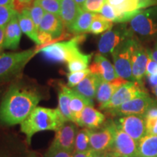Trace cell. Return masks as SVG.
I'll use <instances>...</instances> for the list:
<instances>
[{
    "mask_svg": "<svg viewBox=\"0 0 157 157\" xmlns=\"http://www.w3.org/2000/svg\"><path fill=\"white\" fill-rule=\"evenodd\" d=\"M42 99V95L36 90L21 84H13L0 103V124L6 126L21 124Z\"/></svg>",
    "mask_w": 157,
    "mask_h": 157,
    "instance_id": "cell-1",
    "label": "cell"
},
{
    "mask_svg": "<svg viewBox=\"0 0 157 157\" xmlns=\"http://www.w3.org/2000/svg\"><path fill=\"white\" fill-rule=\"evenodd\" d=\"M65 121H66L58 109L37 106L21 124V131L24 133L26 143L30 145L31 138L36 132L57 131Z\"/></svg>",
    "mask_w": 157,
    "mask_h": 157,
    "instance_id": "cell-2",
    "label": "cell"
},
{
    "mask_svg": "<svg viewBox=\"0 0 157 157\" xmlns=\"http://www.w3.org/2000/svg\"><path fill=\"white\" fill-rule=\"evenodd\" d=\"M129 23V29L141 43L157 42V6L141 10Z\"/></svg>",
    "mask_w": 157,
    "mask_h": 157,
    "instance_id": "cell-3",
    "label": "cell"
},
{
    "mask_svg": "<svg viewBox=\"0 0 157 157\" xmlns=\"http://www.w3.org/2000/svg\"><path fill=\"white\" fill-rule=\"evenodd\" d=\"M135 39V36L126 39L111 53L117 75L129 82L135 81L132 72V53Z\"/></svg>",
    "mask_w": 157,
    "mask_h": 157,
    "instance_id": "cell-4",
    "label": "cell"
},
{
    "mask_svg": "<svg viewBox=\"0 0 157 157\" xmlns=\"http://www.w3.org/2000/svg\"><path fill=\"white\" fill-rule=\"evenodd\" d=\"M36 53L37 51L34 50L0 53V80L21 73L25 65Z\"/></svg>",
    "mask_w": 157,
    "mask_h": 157,
    "instance_id": "cell-5",
    "label": "cell"
},
{
    "mask_svg": "<svg viewBox=\"0 0 157 157\" xmlns=\"http://www.w3.org/2000/svg\"><path fill=\"white\" fill-rule=\"evenodd\" d=\"M78 43L72 39L68 42L53 43L46 45L36 51L40 52L44 56V58L49 61L58 63H67L72 59L82 53L78 49Z\"/></svg>",
    "mask_w": 157,
    "mask_h": 157,
    "instance_id": "cell-6",
    "label": "cell"
},
{
    "mask_svg": "<svg viewBox=\"0 0 157 157\" xmlns=\"http://www.w3.org/2000/svg\"><path fill=\"white\" fill-rule=\"evenodd\" d=\"M149 95L143 82H127L118 89L111 100L100 107L101 110H109L120 106L123 103L134 98Z\"/></svg>",
    "mask_w": 157,
    "mask_h": 157,
    "instance_id": "cell-7",
    "label": "cell"
},
{
    "mask_svg": "<svg viewBox=\"0 0 157 157\" xmlns=\"http://www.w3.org/2000/svg\"><path fill=\"white\" fill-rule=\"evenodd\" d=\"M133 36L135 35L127 23H119V25L105 31L102 35L98 42L99 52L102 55L112 53L118 45Z\"/></svg>",
    "mask_w": 157,
    "mask_h": 157,
    "instance_id": "cell-8",
    "label": "cell"
},
{
    "mask_svg": "<svg viewBox=\"0 0 157 157\" xmlns=\"http://www.w3.org/2000/svg\"><path fill=\"white\" fill-rule=\"evenodd\" d=\"M115 121L109 119L97 129H87L90 148L95 151H108L113 142Z\"/></svg>",
    "mask_w": 157,
    "mask_h": 157,
    "instance_id": "cell-9",
    "label": "cell"
},
{
    "mask_svg": "<svg viewBox=\"0 0 157 157\" xmlns=\"http://www.w3.org/2000/svg\"><path fill=\"white\" fill-rule=\"evenodd\" d=\"M157 105V101L149 95L134 98L115 109L105 110L111 117H124L128 115H143L147 111Z\"/></svg>",
    "mask_w": 157,
    "mask_h": 157,
    "instance_id": "cell-10",
    "label": "cell"
},
{
    "mask_svg": "<svg viewBox=\"0 0 157 157\" xmlns=\"http://www.w3.org/2000/svg\"><path fill=\"white\" fill-rule=\"evenodd\" d=\"M114 137L111 149L121 157H139L137 142L124 131H123L116 122Z\"/></svg>",
    "mask_w": 157,
    "mask_h": 157,
    "instance_id": "cell-11",
    "label": "cell"
},
{
    "mask_svg": "<svg viewBox=\"0 0 157 157\" xmlns=\"http://www.w3.org/2000/svg\"><path fill=\"white\" fill-rule=\"evenodd\" d=\"M77 125L73 121H65L56 131V135L50 146L74 153L75 139L77 134Z\"/></svg>",
    "mask_w": 157,
    "mask_h": 157,
    "instance_id": "cell-12",
    "label": "cell"
},
{
    "mask_svg": "<svg viewBox=\"0 0 157 157\" xmlns=\"http://www.w3.org/2000/svg\"><path fill=\"white\" fill-rule=\"evenodd\" d=\"M116 122L136 142L146 135V118L143 115L124 116L119 118Z\"/></svg>",
    "mask_w": 157,
    "mask_h": 157,
    "instance_id": "cell-13",
    "label": "cell"
},
{
    "mask_svg": "<svg viewBox=\"0 0 157 157\" xmlns=\"http://www.w3.org/2000/svg\"><path fill=\"white\" fill-rule=\"evenodd\" d=\"M148 60L147 48L136 38L132 53V72L135 81L142 82L146 75Z\"/></svg>",
    "mask_w": 157,
    "mask_h": 157,
    "instance_id": "cell-14",
    "label": "cell"
},
{
    "mask_svg": "<svg viewBox=\"0 0 157 157\" xmlns=\"http://www.w3.org/2000/svg\"><path fill=\"white\" fill-rule=\"evenodd\" d=\"M105 2L117 12V23L129 22L141 10L140 0H105Z\"/></svg>",
    "mask_w": 157,
    "mask_h": 157,
    "instance_id": "cell-15",
    "label": "cell"
},
{
    "mask_svg": "<svg viewBox=\"0 0 157 157\" xmlns=\"http://www.w3.org/2000/svg\"><path fill=\"white\" fill-rule=\"evenodd\" d=\"M89 68L91 73L99 75L104 81L112 82L119 77L114 66L101 53L95 55L93 63L90 65Z\"/></svg>",
    "mask_w": 157,
    "mask_h": 157,
    "instance_id": "cell-16",
    "label": "cell"
},
{
    "mask_svg": "<svg viewBox=\"0 0 157 157\" xmlns=\"http://www.w3.org/2000/svg\"><path fill=\"white\" fill-rule=\"evenodd\" d=\"M66 91L70 96V109L73 117L74 122L78 126L82 111L88 105L94 106L93 100H90L84 97V95L74 91L72 88L68 87H66Z\"/></svg>",
    "mask_w": 157,
    "mask_h": 157,
    "instance_id": "cell-17",
    "label": "cell"
},
{
    "mask_svg": "<svg viewBox=\"0 0 157 157\" xmlns=\"http://www.w3.org/2000/svg\"><path fill=\"white\" fill-rule=\"evenodd\" d=\"M21 36L22 31L20 27L17 13L5 26L4 48L8 50H16L18 48Z\"/></svg>",
    "mask_w": 157,
    "mask_h": 157,
    "instance_id": "cell-18",
    "label": "cell"
},
{
    "mask_svg": "<svg viewBox=\"0 0 157 157\" xmlns=\"http://www.w3.org/2000/svg\"><path fill=\"white\" fill-rule=\"evenodd\" d=\"M127 82L128 81L121 77H119L112 82H106L102 79L95 96L96 100L99 103V106L108 103L112 98L115 92Z\"/></svg>",
    "mask_w": 157,
    "mask_h": 157,
    "instance_id": "cell-19",
    "label": "cell"
},
{
    "mask_svg": "<svg viewBox=\"0 0 157 157\" xmlns=\"http://www.w3.org/2000/svg\"><path fill=\"white\" fill-rule=\"evenodd\" d=\"M102 81V78L96 74L90 73L77 85L72 88L84 97L93 100L95 98L98 88Z\"/></svg>",
    "mask_w": 157,
    "mask_h": 157,
    "instance_id": "cell-20",
    "label": "cell"
},
{
    "mask_svg": "<svg viewBox=\"0 0 157 157\" xmlns=\"http://www.w3.org/2000/svg\"><path fill=\"white\" fill-rule=\"evenodd\" d=\"M105 121V116L93 106L88 105L82 111L78 127L87 129H97Z\"/></svg>",
    "mask_w": 157,
    "mask_h": 157,
    "instance_id": "cell-21",
    "label": "cell"
},
{
    "mask_svg": "<svg viewBox=\"0 0 157 157\" xmlns=\"http://www.w3.org/2000/svg\"><path fill=\"white\" fill-rule=\"evenodd\" d=\"M64 25L60 16L52 13H45L42 22L39 25V31H44L52 35L54 38H58L63 34Z\"/></svg>",
    "mask_w": 157,
    "mask_h": 157,
    "instance_id": "cell-22",
    "label": "cell"
},
{
    "mask_svg": "<svg viewBox=\"0 0 157 157\" xmlns=\"http://www.w3.org/2000/svg\"><path fill=\"white\" fill-rule=\"evenodd\" d=\"M82 10L81 7L76 5L74 0H62L60 17L66 28L69 29L75 22Z\"/></svg>",
    "mask_w": 157,
    "mask_h": 157,
    "instance_id": "cell-23",
    "label": "cell"
},
{
    "mask_svg": "<svg viewBox=\"0 0 157 157\" xmlns=\"http://www.w3.org/2000/svg\"><path fill=\"white\" fill-rule=\"evenodd\" d=\"M139 157H157V135H146L137 141Z\"/></svg>",
    "mask_w": 157,
    "mask_h": 157,
    "instance_id": "cell-24",
    "label": "cell"
},
{
    "mask_svg": "<svg viewBox=\"0 0 157 157\" xmlns=\"http://www.w3.org/2000/svg\"><path fill=\"white\" fill-rule=\"evenodd\" d=\"M95 15V13L82 10L78 17H76L75 22L73 23V25L70 27L68 30L77 35L89 32L90 27L93 22Z\"/></svg>",
    "mask_w": 157,
    "mask_h": 157,
    "instance_id": "cell-25",
    "label": "cell"
},
{
    "mask_svg": "<svg viewBox=\"0 0 157 157\" xmlns=\"http://www.w3.org/2000/svg\"><path fill=\"white\" fill-rule=\"evenodd\" d=\"M17 17H18V23L22 32L39 45L38 31L27 13L26 10H24L21 13H17Z\"/></svg>",
    "mask_w": 157,
    "mask_h": 157,
    "instance_id": "cell-26",
    "label": "cell"
},
{
    "mask_svg": "<svg viewBox=\"0 0 157 157\" xmlns=\"http://www.w3.org/2000/svg\"><path fill=\"white\" fill-rule=\"evenodd\" d=\"M63 117L66 121H73L74 119L72 117L70 109V96L66 91V86L62 85L60 90L58 93V107Z\"/></svg>",
    "mask_w": 157,
    "mask_h": 157,
    "instance_id": "cell-27",
    "label": "cell"
},
{
    "mask_svg": "<svg viewBox=\"0 0 157 157\" xmlns=\"http://www.w3.org/2000/svg\"><path fill=\"white\" fill-rule=\"evenodd\" d=\"M113 23L105 19L99 13H95L93 22L90 25L89 32L97 35L102 34L113 28Z\"/></svg>",
    "mask_w": 157,
    "mask_h": 157,
    "instance_id": "cell-28",
    "label": "cell"
},
{
    "mask_svg": "<svg viewBox=\"0 0 157 157\" xmlns=\"http://www.w3.org/2000/svg\"><path fill=\"white\" fill-rule=\"evenodd\" d=\"M92 54L86 55L82 53L76 58L72 59L67 63V68L69 72H76L84 71L88 68L90 60L92 58Z\"/></svg>",
    "mask_w": 157,
    "mask_h": 157,
    "instance_id": "cell-29",
    "label": "cell"
},
{
    "mask_svg": "<svg viewBox=\"0 0 157 157\" xmlns=\"http://www.w3.org/2000/svg\"><path fill=\"white\" fill-rule=\"evenodd\" d=\"M90 138L87 128L78 130L76 134L74 144V152H83L90 149Z\"/></svg>",
    "mask_w": 157,
    "mask_h": 157,
    "instance_id": "cell-30",
    "label": "cell"
},
{
    "mask_svg": "<svg viewBox=\"0 0 157 157\" xmlns=\"http://www.w3.org/2000/svg\"><path fill=\"white\" fill-rule=\"evenodd\" d=\"M62 0H34V2L40 6L46 13L60 16Z\"/></svg>",
    "mask_w": 157,
    "mask_h": 157,
    "instance_id": "cell-31",
    "label": "cell"
},
{
    "mask_svg": "<svg viewBox=\"0 0 157 157\" xmlns=\"http://www.w3.org/2000/svg\"><path fill=\"white\" fill-rule=\"evenodd\" d=\"M25 10H26L29 15L30 16L31 20H32L33 22H34L37 31H39V25H40L43 17H44L45 14V11L40 6L34 2L33 3L31 7Z\"/></svg>",
    "mask_w": 157,
    "mask_h": 157,
    "instance_id": "cell-32",
    "label": "cell"
},
{
    "mask_svg": "<svg viewBox=\"0 0 157 157\" xmlns=\"http://www.w3.org/2000/svg\"><path fill=\"white\" fill-rule=\"evenodd\" d=\"M90 73H91V71H90V68H87V69L84 71H80L69 72V73L67 74V86L70 88L74 87Z\"/></svg>",
    "mask_w": 157,
    "mask_h": 157,
    "instance_id": "cell-33",
    "label": "cell"
},
{
    "mask_svg": "<svg viewBox=\"0 0 157 157\" xmlns=\"http://www.w3.org/2000/svg\"><path fill=\"white\" fill-rule=\"evenodd\" d=\"M16 13L13 7L0 6V27L6 26Z\"/></svg>",
    "mask_w": 157,
    "mask_h": 157,
    "instance_id": "cell-34",
    "label": "cell"
},
{
    "mask_svg": "<svg viewBox=\"0 0 157 157\" xmlns=\"http://www.w3.org/2000/svg\"><path fill=\"white\" fill-rule=\"evenodd\" d=\"M105 0H87L82 6V9L84 11L93 13H100Z\"/></svg>",
    "mask_w": 157,
    "mask_h": 157,
    "instance_id": "cell-35",
    "label": "cell"
},
{
    "mask_svg": "<svg viewBox=\"0 0 157 157\" xmlns=\"http://www.w3.org/2000/svg\"><path fill=\"white\" fill-rule=\"evenodd\" d=\"M100 14L105 17V19L109 20L113 23H117L118 15L117 12L108 3L105 2L104 4L103 7L101 10V12H100Z\"/></svg>",
    "mask_w": 157,
    "mask_h": 157,
    "instance_id": "cell-36",
    "label": "cell"
},
{
    "mask_svg": "<svg viewBox=\"0 0 157 157\" xmlns=\"http://www.w3.org/2000/svg\"><path fill=\"white\" fill-rule=\"evenodd\" d=\"M73 154L74 153L69 152L63 149L50 146L44 154V157H72Z\"/></svg>",
    "mask_w": 157,
    "mask_h": 157,
    "instance_id": "cell-37",
    "label": "cell"
},
{
    "mask_svg": "<svg viewBox=\"0 0 157 157\" xmlns=\"http://www.w3.org/2000/svg\"><path fill=\"white\" fill-rule=\"evenodd\" d=\"M34 0H13V8L17 13H21L25 9L31 7Z\"/></svg>",
    "mask_w": 157,
    "mask_h": 157,
    "instance_id": "cell-38",
    "label": "cell"
},
{
    "mask_svg": "<svg viewBox=\"0 0 157 157\" xmlns=\"http://www.w3.org/2000/svg\"><path fill=\"white\" fill-rule=\"evenodd\" d=\"M146 118V135H157V117Z\"/></svg>",
    "mask_w": 157,
    "mask_h": 157,
    "instance_id": "cell-39",
    "label": "cell"
},
{
    "mask_svg": "<svg viewBox=\"0 0 157 157\" xmlns=\"http://www.w3.org/2000/svg\"><path fill=\"white\" fill-rule=\"evenodd\" d=\"M54 37L48 33L44 32V31H38V40L39 45H44L46 46L48 43H50L52 41ZM44 47V46H43Z\"/></svg>",
    "mask_w": 157,
    "mask_h": 157,
    "instance_id": "cell-40",
    "label": "cell"
},
{
    "mask_svg": "<svg viewBox=\"0 0 157 157\" xmlns=\"http://www.w3.org/2000/svg\"><path fill=\"white\" fill-rule=\"evenodd\" d=\"M154 74H157V62L148 57V63H147L146 66V76H148L151 75H154Z\"/></svg>",
    "mask_w": 157,
    "mask_h": 157,
    "instance_id": "cell-41",
    "label": "cell"
},
{
    "mask_svg": "<svg viewBox=\"0 0 157 157\" xmlns=\"http://www.w3.org/2000/svg\"><path fill=\"white\" fill-rule=\"evenodd\" d=\"M147 52L149 58L157 62V42H155L152 48H147Z\"/></svg>",
    "mask_w": 157,
    "mask_h": 157,
    "instance_id": "cell-42",
    "label": "cell"
},
{
    "mask_svg": "<svg viewBox=\"0 0 157 157\" xmlns=\"http://www.w3.org/2000/svg\"><path fill=\"white\" fill-rule=\"evenodd\" d=\"M151 6H157V0H140V9H146Z\"/></svg>",
    "mask_w": 157,
    "mask_h": 157,
    "instance_id": "cell-43",
    "label": "cell"
},
{
    "mask_svg": "<svg viewBox=\"0 0 157 157\" xmlns=\"http://www.w3.org/2000/svg\"><path fill=\"white\" fill-rule=\"evenodd\" d=\"M95 151L92 148L83 152H74L72 157H93Z\"/></svg>",
    "mask_w": 157,
    "mask_h": 157,
    "instance_id": "cell-44",
    "label": "cell"
},
{
    "mask_svg": "<svg viewBox=\"0 0 157 157\" xmlns=\"http://www.w3.org/2000/svg\"><path fill=\"white\" fill-rule=\"evenodd\" d=\"M5 26L0 27V53H2L5 44Z\"/></svg>",
    "mask_w": 157,
    "mask_h": 157,
    "instance_id": "cell-45",
    "label": "cell"
},
{
    "mask_svg": "<svg viewBox=\"0 0 157 157\" xmlns=\"http://www.w3.org/2000/svg\"><path fill=\"white\" fill-rule=\"evenodd\" d=\"M145 117H157V105L150 108L146 114L144 115Z\"/></svg>",
    "mask_w": 157,
    "mask_h": 157,
    "instance_id": "cell-46",
    "label": "cell"
},
{
    "mask_svg": "<svg viewBox=\"0 0 157 157\" xmlns=\"http://www.w3.org/2000/svg\"><path fill=\"white\" fill-rule=\"evenodd\" d=\"M148 77V80L150 85L152 87H157V74H154V75H151L147 76Z\"/></svg>",
    "mask_w": 157,
    "mask_h": 157,
    "instance_id": "cell-47",
    "label": "cell"
},
{
    "mask_svg": "<svg viewBox=\"0 0 157 157\" xmlns=\"http://www.w3.org/2000/svg\"><path fill=\"white\" fill-rule=\"evenodd\" d=\"M13 0H0V6L13 7Z\"/></svg>",
    "mask_w": 157,
    "mask_h": 157,
    "instance_id": "cell-48",
    "label": "cell"
},
{
    "mask_svg": "<svg viewBox=\"0 0 157 157\" xmlns=\"http://www.w3.org/2000/svg\"><path fill=\"white\" fill-rule=\"evenodd\" d=\"M107 151H95L93 157H106Z\"/></svg>",
    "mask_w": 157,
    "mask_h": 157,
    "instance_id": "cell-49",
    "label": "cell"
},
{
    "mask_svg": "<svg viewBox=\"0 0 157 157\" xmlns=\"http://www.w3.org/2000/svg\"><path fill=\"white\" fill-rule=\"evenodd\" d=\"M106 157H121L119 155L115 154L114 152L111 151H108L106 153Z\"/></svg>",
    "mask_w": 157,
    "mask_h": 157,
    "instance_id": "cell-50",
    "label": "cell"
},
{
    "mask_svg": "<svg viewBox=\"0 0 157 157\" xmlns=\"http://www.w3.org/2000/svg\"><path fill=\"white\" fill-rule=\"evenodd\" d=\"M87 1V0H74V2L76 3V5H77L78 7H80L82 8V6L84 3H85V2Z\"/></svg>",
    "mask_w": 157,
    "mask_h": 157,
    "instance_id": "cell-51",
    "label": "cell"
},
{
    "mask_svg": "<svg viewBox=\"0 0 157 157\" xmlns=\"http://www.w3.org/2000/svg\"><path fill=\"white\" fill-rule=\"evenodd\" d=\"M152 91H153V93H154V95H156V97L157 98V87H153L152 88Z\"/></svg>",
    "mask_w": 157,
    "mask_h": 157,
    "instance_id": "cell-52",
    "label": "cell"
},
{
    "mask_svg": "<svg viewBox=\"0 0 157 157\" xmlns=\"http://www.w3.org/2000/svg\"><path fill=\"white\" fill-rule=\"evenodd\" d=\"M26 157H39V156H36V155L34 154V153H32V154H29Z\"/></svg>",
    "mask_w": 157,
    "mask_h": 157,
    "instance_id": "cell-53",
    "label": "cell"
}]
</instances>
